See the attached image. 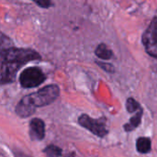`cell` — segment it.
<instances>
[{
    "label": "cell",
    "mask_w": 157,
    "mask_h": 157,
    "mask_svg": "<svg viewBox=\"0 0 157 157\" xmlns=\"http://www.w3.org/2000/svg\"><path fill=\"white\" fill-rule=\"evenodd\" d=\"M0 57V79L2 85L12 83L22 65L31 61L40 60V55L35 50L14 46L1 50Z\"/></svg>",
    "instance_id": "1"
},
{
    "label": "cell",
    "mask_w": 157,
    "mask_h": 157,
    "mask_svg": "<svg viewBox=\"0 0 157 157\" xmlns=\"http://www.w3.org/2000/svg\"><path fill=\"white\" fill-rule=\"evenodd\" d=\"M60 95V88L57 85H48L44 87L23 97L19 102L31 114H34L37 108H42L54 102Z\"/></svg>",
    "instance_id": "2"
},
{
    "label": "cell",
    "mask_w": 157,
    "mask_h": 157,
    "mask_svg": "<svg viewBox=\"0 0 157 157\" xmlns=\"http://www.w3.org/2000/svg\"><path fill=\"white\" fill-rule=\"evenodd\" d=\"M46 79L43 71L37 66H31L24 69L19 75L20 86L24 88L37 87Z\"/></svg>",
    "instance_id": "3"
},
{
    "label": "cell",
    "mask_w": 157,
    "mask_h": 157,
    "mask_svg": "<svg viewBox=\"0 0 157 157\" xmlns=\"http://www.w3.org/2000/svg\"><path fill=\"white\" fill-rule=\"evenodd\" d=\"M78 123L80 126L88 130L99 138H103L109 134V130L106 125V119L104 117L95 120L86 114H82L78 118Z\"/></svg>",
    "instance_id": "4"
},
{
    "label": "cell",
    "mask_w": 157,
    "mask_h": 157,
    "mask_svg": "<svg viewBox=\"0 0 157 157\" xmlns=\"http://www.w3.org/2000/svg\"><path fill=\"white\" fill-rule=\"evenodd\" d=\"M142 41L146 52L157 58V16L155 17L143 34Z\"/></svg>",
    "instance_id": "5"
},
{
    "label": "cell",
    "mask_w": 157,
    "mask_h": 157,
    "mask_svg": "<svg viewBox=\"0 0 157 157\" xmlns=\"http://www.w3.org/2000/svg\"><path fill=\"white\" fill-rule=\"evenodd\" d=\"M29 136L32 141H41L45 137V124L42 120L34 118L29 122Z\"/></svg>",
    "instance_id": "6"
},
{
    "label": "cell",
    "mask_w": 157,
    "mask_h": 157,
    "mask_svg": "<svg viewBox=\"0 0 157 157\" xmlns=\"http://www.w3.org/2000/svg\"><path fill=\"white\" fill-rule=\"evenodd\" d=\"M143 114H144V110H143V109H141L139 111H137L132 117L130 121L124 125V130L129 132H132V131H134L135 129H137L139 127V125L141 124Z\"/></svg>",
    "instance_id": "7"
},
{
    "label": "cell",
    "mask_w": 157,
    "mask_h": 157,
    "mask_svg": "<svg viewBox=\"0 0 157 157\" xmlns=\"http://www.w3.org/2000/svg\"><path fill=\"white\" fill-rule=\"evenodd\" d=\"M136 149L140 154H148L152 149L151 140L147 137H139L136 141Z\"/></svg>",
    "instance_id": "8"
},
{
    "label": "cell",
    "mask_w": 157,
    "mask_h": 157,
    "mask_svg": "<svg viewBox=\"0 0 157 157\" xmlns=\"http://www.w3.org/2000/svg\"><path fill=\"white\" fill-rule=\"evenodd\" d=\"M95 54L102 60H109L113 57L112 51L105 43H100L95 50Z\"/></svg>",
    "instance_id": "9"
},
{
    "label": "cell",
    "mask_w": 157,
    "mask_h": 157,
    "mask_svg": "<svg viewBox=\"0 0 157 157\" xmlns=\"http://www.w3.org/2000/svg\"><path fill=\"white\" fill-rule=\"evenodd\" d=\"M43 153L45 155V157H64L63 155V150L54 144L48 145L43 150Z\"/></svg>",
    "instance_id": "10"
},
{
    "label": "cell",
    "mask_w": 157,
    "mask_h": 157,
    "mask_svg": "<svg viewBox=\"0 0 157 157\" xmlns=\"http://www.w3.org/2000/svg\"><path fill=\"white\" fill-rule=\"evenodd\" d=\"M126 109H127L128 112L132 113V112H135V111L136 112L139 111L142 109V107H141V105L134 98H129L127 99V101H126Z\"/></svg>",
    "instance_id": "11"
},
{
    "label": "cell",
    "mask_w": 157,
    "mask_h": 157,
    "mask_svg": "<svg viewBox=\"0 0 157 157\" xmlns=\"http://www.w3.org/2000/svg\"><path fill=\"white\" fill-rule=\"evenodd\" d=\"M96 63H97L100 68H102L104 71H106V72H108V73L113 74V73L115 72V68H114V66H113L111 63H104V62H99V61H97Z\"/></svg>",
    "instance_id": "12"
},
{
    "label": "cell",
    "mask_w": 157,
    "mask_h": 157,
    "mask_svg": "<svg viewBox=\"0 0 157 157\" xmlns=\"http://www.w3.org/2000/svg\"><path fill=\"white\" fill-rule=\"evenodd\" d=\"M38 6H40V7H43V8H48L51 5H52V2L51 1H48V0H44V1H36L35 2Z\"/></svg>",
    "instance_id": "13"
},
{
    "label": "cell",
    "mask_w": 157,
    "mask_h": 157,
    "mask_svg": "<svg viewBox=\"0 0 157 157\" xmlns=\"http://www.w3.org/2000/svg\"><path fill=\"white\" fill-rule=\"evenodd\" d=\"M17 157H29V156H27V155H23V154H21V155H19Z\"/></svg>",
    "instance_id": "14"
},
{
    "label": "cell",
    "mask_w": 157,
    "mask_h": 157,
    "mask_svg": "<svg viewBox=\"0 0 157 157\" xmlns=\"http://www.w3.org/2000/svg\"><path fill=\"white\" fill-rule=\"evenodd\" d=\"M1 157H6V156L4 155V154H2V155H1Z\"/></svg>",
    "instance_id": "15"
}]
</instances>
